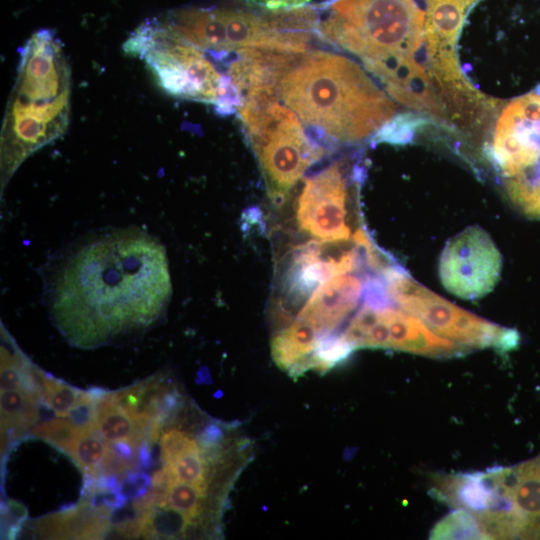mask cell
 Instances as JSON below:
<instances>
[{
	"label": "cell",
	"mask_w": 540,
	"mask_h": 540,
	"mask_svg": "<svg viewBox=\"0 0 540 540\" xmlns=\"http://www.w3.org/2000/svg\"><path fill=\"white\" fill-rule=\"evenodd\" d=\"M171 292L164 245L134 226L79 239L54 263L46 281L55 324L80 347L152 324Z\"/></svg>",
	"instance_id": "obj_1"
},
{
	"label": "cell",
	"mask_w": 540,
	"mask_h": 540,
	"mask_svg": "<svg viewBox=\"0 0 540 540\" xmlns=\"http://www.w3.org/2000/svg\"><path fill=\"white\" fill-rule=\"evenodd\" d=\"M260 84L268 85L320 144L359 143L398 108L357 62L326 51H262Z\"/></svg>",
	"instance_id": "obj_2"
},
{
	"label": "cell",
	"mask_w": 540,
	"mask_h": 540,
	"mask_svg": "<svg viewBox=\"0 0 540 540\" xmlns=\"http://www.w3.org/2000/svg\"><path fill=\"white\" fill-rule=\"evenodd\" d=\"M424 22L415 0H333L317 34L359 58L397 103L447 125L428 66L419 60L426 54Z\"/></svg>",
	"instance_id": "obj_3"
},
{
	"label": "cell",
	"mask_w": 540,
	"mask_h": 540,
	"mask_svg": "<svg viewBox=\"0 0 540 540\" xmlns=\"http://www.w3.org/2000/svg\"><path fill=\"white\" fill-rule=\"evenodd\" d=\"M20 55L2 130L5 181L25 158L65 132L70 111V71L53 31L34 33Z\"/></svg>",
	"instance_id": "obj_4"
},
{
	"label": "cell",
	"mask_w": 540,
	"mask_h": 540,
	"mask_svg": "<svg viewBox=\"0 0 540 540\" xmlns=\"http://www.w3.org/2000/svg\"><path fill=\"white\" fill-rule=\"evenodd\" d=\"M161 22L175 36L205 52L299 53L307 50L317 33L319 15L309 6L265 12L185 7L169 12Z\"/></svg>",
	"instance_id": "obj_5"
},
{
	"label": "cell",
	"mask_w": 540,
	"mask_h": 540,
	"mask_svg": "<svg viewBox=\"0 0 540 540\" xmlns=\"http://www.w3.org/2000/svg\"><path fill=\"white\" fill-rule=\"evenodd\" d=\"M237 113L260 164L269 198L280 205L326 149L266 84L243 91Z\"/></svg>",
	"instance_id": "obj_6"
},
{
	"label": "cell",
	"mask_w": 540,
	"mask_h": 540,
	"mask_svg": "<svg viewBox=\"0 0 540 540\" xmlns=\"http://www.w3.org/2000/svg\"><path fill=\"white\" fill-rule=\"evenodd\" d=\"M485 152L511 203L540 219V83L504 103Z\"/></svg>",
	"instance_id": "obj_7"
},
{
	"label": "cell",
	"mask_w": 540,
	"mask_h": 540,
	"mask_svg": "<svg viewBox=\"0 0 540 540\" xmlns=\"http://www.w3.org/2000/svg\"><path fill=\"white\" fill-rule=\"evenodd\" d=\"M388 296L402 310L422 321L437 335L469 349L494 348L508 352L519 344L516 330L483 319L437 295L392 265L381 274Z\"/></svg>",
	"instance_id": "obj_8"
},
{
	"label": "cell",
	"mask_w": 540,
	"mask_h": 540,
	"mask_svg": "<svg viewBox=\"0 0 540 540\" xmlns=\"http://www.w3.org/2000/svg\"><path fill=\"white\" fill-rule=\"evenodd\" d=\"M124 51L144 59L167 93L215 103L223 73L205 51L175 36L161 21L148 20L137 28Z\"/></svg>",
	"instance_id": "obj_9"
},
{
	"label": "cell",
	"mask_w": 540,
	"mask_h": 540,
	"mask_svg": "<svg viewBox=\"0 0 540 540\" xmlns=\"http://www.w3.org/2000/svg\"><path fill=\"white\" fill-rule=\"evenodd\" d=\"M484 474L496 494L492 511L475 514L486 539H540V455Z\"/></svg>",
	"instance_id": "obj_10"
},
{
	"label": "cell",
	"mask_w": 540,
	"mask_h": 540,
	"mask_svg": "<svg viewBox=\"0 0 540 540\" xmlns=\"http://www.w3.org/2000/svg\"><path fill=\"white\" fill-rule=\"evenodd\" d=\"M355 349L383 348L432 358L458 357L470 349L437 335L410 313L364 301L342 334Z\"/></svg>",
	"instance_id": "obj_11"
},
{
	"label": "cell",
	"mask_w": 540,
	"mask_h": 540,
	"mask_svg": "<svg viewBox=\"0 0 540 540\" xmlns=\"http://www.w3.org/2000/svg\"><path fill=\"white\" fill-rule=\"evenodd\" d=\"M502 269V256L491 236L469 226L448 240L439 259L444 288L459 298L474 300L491 292Z\"/></svg>",
	"instance_id": "obj_12"
},
{
	"label": "cell",
	"mask_w": 540,
	"mask_h": 540,
	"mask_svg": "<svg viewBox=\"0 0 540 540\" xmlns=\"http://www.w3.org/2000/svg\"><path fill=\"white\" fill-rule=\"evenodd\" d=\"M349 183L341 162L308 178L297 201L300 229L321 241L351 240Z\"/></svg>",
	"instance_id": "obj_13"
},
{
	"label": "cell",
	"mask_w": 540,
	"mask_h": 540,
	"mask_svg": "<svg viewBox=\"0 0 540 540\" xmlns=\"http://www.w3.org/2000/svg\"><path fill=\"white\" fill-rule=\"evenodd\" d=\"M424 39L427 64L432 79L439 85L463 80L456 43L462 25L479 0H425Z\"/></svg>",
	"instance_id": "obj_14"
},
{
	"label": "cell",
	"mask_w": 540,
	"mask_h": 540,
	"mask_svg": "<svg viewBox=\"0 0 540 540\" xmlns=\"http://www.w3.org/2000/svg\"><path fill=\"white\" fill-rule=\"evenodd\" d=\"M354 268V255L344 242H310L295 253L285 275V301L296 305L326 280L352 272Z\"/></svg>",
	"instance_id": "obj_15"
},
{
	"label": "cell",
	"mask_w": 540,
	"mask_h": 540,
	"mask_svg": "<svg viewBox=\"0 0 540 540\" xmlns=\"http://www.w3.org/2000/svg\"><path fill=\"white\" fill-rule=\"evenodd\" d=\"M365 290V283L353 274L331 277L308 297L297 318L311 324L321 335L332 334L354 311Z\"/></svg>",
	"instance_id": "obj_16"
},
{
	"label": "cell",
	"mask_w": 540,
	"mask_h": 540,
	"mask_svg": "<svg viewBox=\"0 0 540 540\" xmlns=\"http://www.w3.org/2000/svg\"><path fill=\"white\" fill-rule=\"evenodd\" d=\"M319 332L308 322L297 318L271 339V355L279 368L292 376L310 369L317 348Z\"/></svg>",
	"instance_id": "obj_17"
},
{
	"label": "cell",
	"mask_w": 540,
	"mask_h": 540,
	"mask_svg": "<svg viewBox=\"0 0 540 540\" xmlns=\"http://www.w3.org/2000/svg\"><path fill=\"white\" fill-rule=\"evenodd\" d=\"M140 536L145 538H177L184 536L188 525L185 516L172 507L154 506L145 509L139 517Z\"/></svg>",
	"instance_id": "obj_18"
},
{
	"label": "cell",
	"mask_w": 540,
	"mask_h": 540,
	"mask_svg": "<svg viewBox=\"0 0 540 540\" xmlns=\"http://www.w3.org/2000/svg\"><path fill=\"white\" fill-rule=\"evenodd\" d=\"M168 465L176 482L190 484L198 489L204 496L211 480L209 479V469L202 448L191 450L180 455L174 462Z\"/></svg>",
	"instance_id": "obj_19"
},
{
	"label": "cell",
	"mask_w": 540,
	"mask_h": 540,
	"mask_svg": "<svg viewBox=\"0 0 540 540\" xmlns=\"http://www.w3.org/2000/svg\"><path fill=\"white\" fill-rule=\"evenodd\" d=\"M431 539H486L476 516L462 508L440 520L432 529Z\"/></svg>",
	"instance_id": "obj_20"
},
{
	"label": "cell",
	"mask_w": 540,
	"mask_h": 540,
	"mask_svg": "<svg viewBox=\"0 0 540 540\" xmlns=\"http://www.w3.org/2000/svg\"><path fill=\"white\" fill-rule=\"evenodd\" d=\"M98 431L106 441H124L134 449L146 438L117 404L98 418Z\"/></svg>",
	"instance_id": "obj_21"
},
{
	"label": "cell",
	"mask_w": 540,
	"mask_h": 540,
	"mask_svg": "<svg viewBox=\"0 0 540 540\" xmlns=\"http://www.w3.org/2000/svg\"><path fill=\"white\" fill-rule=\"evenodd\" d=\"M354 348L343 338L332 334L320 336L317 348L312 356L310 369L325 372L346 359Z\"/></svg>",
	"instance_id": "obj_22"
},
{
	"label": "cell",
	"mask_w": 540,
	"mask_h": 540,
	"mask_svg": "<svg viewBox=\"0 0 540 540\" xmlns=\"http://www.w3.org/2000/svg\"><path fill=\"white\" fill-rule=\"evenodd\" d=\"M204 496L190 484L176 482L168 491L169 507L181 512L188 524H197L204 512Z\"/></svg>",
	"instance_id": "obj_23"
},
{
	"label": "cell",
	"mask_w": 540,
	"mask_h": 540,
	"mask_svg": "<svg viewBox=\"0 0 540 540\" xmlns=\"http://www.w3.org/2000/svg\"><path fill=\"white\" fill-rule=\"evenodd\" d=\"M106 449L107 444L90 434L80 436L68 454L85 474H100V463Z\"/></svg>",
	"instance_id": "obj_24"
},
{
	"label": "cell",
	"mask_w": 540,
	"mask_h": 540,
	"mask_svg": "<svg viewBox=\"0 0 540 540\" xmlns=\"http://www.w3.org/2000/svg\"><path fill=\"white\" fill-rule=\"evenodd\" d=\"M33 435L46 439L57 448L69 453L81 436L68 419L56 418L36 424Z\"/></svg>",
	"instance_id": "obj_25"
},
{
	"label": "cell",
	"mask_w": 540,
	"mask_h": 540,
	"mask_svg": "<svg viewBox=\"0 0 540 540\" xmlns=\"http://www.w3.org/2000/svg\"><path fill=\"white\" fill-rule=\"evenodd\" d=\"M81 391L47 375L42 401L50 406L57 416L66 417L76 404Z\"/></svg>",
	"instance_id": "obj_26"
},
{
	"label": "cell",
	"mask_w": 540,
	"mask_h": 540,
	"mask_svg": "<svg viewBox=\"0 0 540 540\" xmlns=\"http://www.w3.org/2000/svg\"><path fill=\"white\" fill-rule=\"evenodd\" d=\"M67 419L83 435L93 434L98 430L95 398L89 391H81L78 401L69 410Z\"/></svg>",
	"instance_id": "obj_27"
},
{
	"label": "cell",
	"mask_w": 540,
	"mask_h": 540,
	"mask_svg": "<svg viewBox=\"0 0 540 540\" xmlns=\"http://www.w3.org/2000/svg\"><path fill=\"white\" fill-rule=\"evenodd\" d=\"M160 447L163 464H171L180 455L191 450L199 449L201 446L187 432L172 429L162 435Z\"/></svg>",
	"instance_id": "obj_28"
},
{
	"label": "cell",
	"mask_w": 540,
	"mask_h": 540,
	"mask_svg": "<svg viewBox=\"0 0 540 540\" xmlns=\"http://www.w3.org/2000/svg\"><path fill=\"white\" fill-rule=\"evenodd\" d=\"M150 484L151 478L148 473L130 471L124 476V479L119 482L117 490L128 500L146 494Z\"/></svg>",
	"instance_id": "obj_29"
},
{
	"label": "cell",
	"mask_w": 540,
	"mask_h": 540,
	"mask_svg": "<svg viewBox=\"0 0 540 540\" xmlns=\"http://www.w3.org/2000/svg\"><path fill=\"white\" fill-rule=\"evenodd\" d=\"M142 387L143 381L114 392L116 404L132 421L138 419V406Z\"/></svg>",
	"instance_id": "obj_30"
},
{
	"label": "cell",
	"mask_w": 540,
	"mask_h": 540,
	"mask_svg": "<svg viewBox=\"0 0 540 540\" xmlns=\"http://www.w3.org/2000/svg\"><path fill=\"white\" fill-rule=\"evenodd\" d=\"M100 468L102 472L107 475H116L121 478L126 476L130 471H133L134 463L117 455L110 444H107V449L100 463Z\"/></svg>",
	"instance_id": "obj_31"
},
{
	"label": "cell",
	"mask_w": 540,
	"mask_h": 540,
	"mask_svg": "<svg viewBox=\"0 0 540 540\" xmlns=\"http://www.w3.org/2000/svg\"><path fill=\"white\" fill-rule=\"evenodd\" d=\"M259 4L269 10L297 8L305 5L311 0H248Z\"/></svg>",
	"instance_id": "obj_32"
},
{
	"label": "cell",
	"mask_w": 540,
	"mask_h": 540,
	"mask_svg": "<svg viewBox=\"0 0 540 540\" xmlns=\"http://www.w3.org/2000/svg\"><path fill=\"white\" fill-rule=\"evenodd\" d=\"M113 451L123 459L130 460L134 458V448L127 442L117 441L110 444Z\"/></svg>",
	"instance_id": "obj_33"
},
{
	"label": "cell",
	"mask_w": 540,
	"mask_h": 540,
	"mask_svg": "<svg viewBox=\"0 0 540 540\" xmlns=\"http://www.w3.org/2000/svg\"><path fill=\"white\" fill-rule=\"evenodd\" d=\"M9 519L14 517L18 522L21 523L27 517V509L19 502L15 500L8 501V510Z\"/></svg>",
	"instance_id": "obj_34"
}]
</instances>
